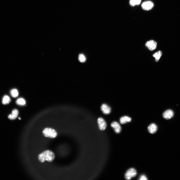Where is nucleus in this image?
I'll return each instance as SVG.
<instances>
[{"mask_svg": "<svg viewBox=\"0 0 180 180\" xmlns=\"http://www.w3.org/2000/svg\"><path fill=\"white\" fill-rule=\"evenodd\" d=\"M55 157L53 152L50 150H48L40 154L38 156V159L42 163L45 161L51 162L54 159Z\"/></svg>", "mask_w": 180, "mask_h": 180, "instance_id": "f257e3e1", "label": "nucleus"}, {"mask_svg": "<svg viewBox=\"0 0 180 180\" xmlns=\"http://www.w3.org/2000/svg\"><path fill=\"white\" fill-rule=\"evenodd\" d=\"M44 136L46 137L51 138H56L57 136V133L54 129L50 128L45 129L42 132Z\"/></svg>", "mask_w": 180, "mask_h": 180, "instance_id": "f03ea898", "label": "nucleus"}, {"mask_svg": "<svg viewBox=\"0 0 180 180\" xmlns=\"http://www.w3.org/2000/svg\"><path fill=\"white\" fill-rule=\"evenodd\" d=\"M137 175L136 170L134 168L128 170L125 175V178L127 180H130L132 178L135 176Z\"/></svg>", "mask_w": 180, "mask_h": 180, "instance_id": "7ed1b4c3", "label": "nucleus"}, {"mask_svg": "<svg viewBox=\"0 0 180 180\" xmlns=\"http://www.w3.org/2000/svg\"><path fill=\"white\" fill-rule=\"evenodd\" d=\"M157 43L155 41L151 40L146 42L145 46L150 51H153L157 48Z\"/></svg>", "mask_w": 180, "mask_h": 180, "instance_id": "20e7f679", "label": "nucleus"}, {"mask_svg": "<svg viewBox=\"0 0 180 180\" xmlns=\"http://www.w3.org/2000/svg\"><path fill=\"white\" fill-rule=\"evenodd\" d=\"M98 123L99 128L100 130H104L106 129L107 127L106 123L103 118H99L98 120Z\"/></svg>", "mask_w": 180, "mask_h": 180, "instance_id": "39448f33", "label": "nucleus"}, {"mask_svg": "<svg viewBox=\"0 0 180 180\" xmlns=\"http://www.w3.org/2000/svg\"><path fill=\"white\" fill-rule=\"evenodd\" d=\"M154 6L152 2L149 1L143 3L142 5V7L144 10H149L152 9Z\"/></svg>", "mask_w": 180, "mask_h": 180, "instance_id": "423d86ee", "label": "nucleus"}, {"mask_svg": "<svg viewBox=\"0 0 180 180\" xmlns=\"http://www.w3.org/2000/svg\"><path fill=\"white\" fill-rule=\"evenodd\" d=\"M174 115L173 112L171 110H168L164 112L163 116L164 119L168 120L172 118Z\"/></svg>", "mask_w": 180, "mask_h": 180, "instance_id": "0eeeda50", "label": "nucleus"}, {"mask_svg": "<svg viewBox=\"0 0 180 180\" xmlns=\"http://www.w3.org/2000/svg\"><path fill=\"white\" fill-rule=\"evenodd\" d=\"M111 126L114 129L116 133H119L121 132V127L120 124L117 122H112L111 124Z\"/></svg>", "mask_w": 180, "mask_h": 180, "instance_id": "6e6552de", "label": "nucleus"}, {"mask_svg": "<svg viewBox=\"0 0 180 180\" xmlns=\"http://www.w3.org/2000/svg\"><path fill=\"white\" fill-rule=\"evenodd\" d=\"M101 110L103 113L106 115L109 114L110 113L111 110L110 107L105 104H103L102 105L101 107Z\"/></svg>", "mask_w": 180, "mask_h": 180, "instance_id": "1a4fd4ad", "label": "nucleus"}, {"mask_svg": "<svg viewBox=\"0 0 180 180\" xmlns=\"http://www.w3.org/2000/svg\"><path fill=\"white\" fill-rule=\"evenodd\" d=\"M149 132L151 134H153L156 132L158 127L154 123H152L148 127Z\"/></svg>", "mask_w": 180, "mask_h": 180, "instance_id": "9d476101", "label": "nucleus"}, {"mask_svg": "<svg viewBox=\"0 0 180 180\" xmlns=\"http://www.w3.org/2000/svg\"><path fill=\"white\" fill-rule=\"evenodd\" d=\"M19 114V112L17 109H14L11 114L9 115L8 116V118L11 120L15 119L17 117Z\"/></svg>", "mask_w": 180, "mask_h": 180, "instance_id": "9b49d317", "label": "nucleus"}, {"mask_svg": "<svg viewBox=\"0 0 180 180\" xmlns=\"http://www.w3.org/2000/svg\"><path fill=\"white\" fill-rule=\"evenodd\" d=\"M162 52L160 51L154 53L153 56L155 58V61L156 62H158L162 55Z\"/></svg>", "mask_w": 180, "mask_h": 180, "instance_id": "f8f14e48", "label": "nucleus"}, {"mask_svg": "<svg viewBox=\"0 0 180 180\" xmlns=\"http://www.w3.org/2000/svg\"><path fill=\"white\" fill-rule=\"evenodd\" d=\"M131 119L129 117L124 116L121 118L120 119V121L121 124H123L127 122H131Z\"/></svg>", "mask_w": 180, "mask_h": 180, "instance_id": "ddd939ff", "label": "nucleus"}, {"mask_svg": "<svg viewBox=\"0 0 180 180\" xmlns=\"http://www.w3.org/2000/svg\"><path fill=\"white\" fill-rule=\"evenodd\" d=\"M11 101L10 97L8 96L5 95L3 98L2 103L4 105H6L9 104Z\"/></svg>", "mask_w": 180, "mask_h": 180, "instance_id": "4468645a", "label": "nucleus"}, {"mask_svg": "<svg viewBox=\"0 0 180 180\" xmlns=\"http://www.w3.org/2000/svg\"><path fill=\"white\" fill-rule=\"evenodd\" d=\"M16 104L20 106H23L26 103V102L25 100L22 98H20L18 99L16 101Z\"/></svg>", "mask_w": 180, "mask_h": 180, "instance_id": "2eb2a0df", "label": "nucleus"}, {"mask_svg": "<svg viewBox=\"0 0 180 180\" xmlns=\"http://www.w3.org/2000/svg\"><path fill=\"white\" fill-rule=\"evenodd\" d=\"M141 2V0H130V4L131 6H133L135 5H139Z\"/></svg>", "mask_w": 180, "mask_h": 180, "instance_id": "dca6fc26", "label": "nucleus"}, {"mask_svg": "<svg viewBox=\"0 0 180 180\" xmlns=\"http://www.w3.org/2000/svg\"><path fill=\"white\" fill-rule=\"evenodd\" d=\"M11 96L13 98H16L18 96L19 93L17 90L16 89H12L10 92Z\"/></svg>", "mask_w": 180, "mask_h": 180, "instance_id": "f3484780", "label": "nucleus"}, {"mask_svg": "<svg viewBox=\"0 0 180 180\" xmlns=\"http://www.w3.org/2000/svg\"><path fill=\"white\" fill-rule=\"evenodd\" d=\"M79 60L80 62H84L86 60V58L83 54H81L79 55Z\"/></svg>", "mask_w": 180, "mask_h": 180, "instance_id": "a211bd4d", "label": "nucleus"}, {"mask_svg": "<svg viewBox=\"0 0 180 180\" xmlns=\"http://www.w3.org/2000/svg\"><path fill=\"white\" fill-rule=\"evenodd\" d=\"M148 179L146 177L145 175H143L140 176L139 180H147Z\"/></svg>", "mask_w": 180, "mask_h": 180, "instance_id": "6ab92c4d", "label": "nucleus"}, {"mask_svg": "<svg viewBox=\"0 0 180 180\" xmlns=\"http://www.w3.org/2000/svg\"><path fill=\"white\" fill-rule=\"evenodd\" d=\"M18 119L20 120L21 119V118L20 117H19Z\"/></svg>", "mask_w": 180, "mask_h": 180, "instance_id": "aec40b11", "label": "nucleus"}]
</instances>
